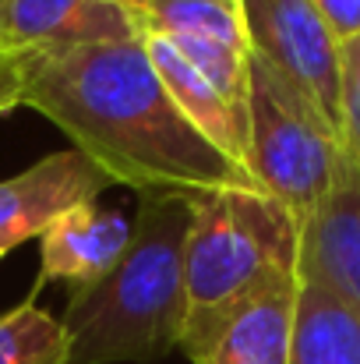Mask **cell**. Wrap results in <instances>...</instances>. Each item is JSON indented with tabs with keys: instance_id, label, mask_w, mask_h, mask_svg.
<instances>
[{
	"instance_id": "6da1fadb",
	"label": "cell",
	"mask_w": 360,
	"mask_h": 364,
	"mask_svg": "<svg viewBox=\"0 0 360 364\" xmlns=\"http://www.w3.org/2000/svg\"><path fill=\"white\" fill-rule=\"evenodd\" d=\"M18 107L57 124L78 152L152 195L254 188L251 173L212 149L163 89L141 39L75 46L18 64Z\"/></svg>"
},
{
	"instance_id": "7a4b0ae2",
	"label": "cell",
	"mask_w": 360,
	"mask_h": 364,
	"mask_svg": "<svg viewBox=\"0 0 360 364\" xmlns=\"http://www.w3.org/2000/svg\"><path fill=\"white\" fill-rule=\"evenodd\" d=\"M187 227L191 198H145L114 269L75 287L60 315L67 364H148L180 350Z\"/></svg>"
},
{
	"instance_id": "3957f363",
	"label": "cell",
	"mask_w": 360,
	"mask_h": 364,
	"mask_svg": "<svg viewBox=\"0 0 360 364\" xmlns=\"http://www.w3.org/2000/svg\"><path fill=\"white\" fill-rule=\"evenodd\" d=\"M297 220L265 191L219 188L191 198L184 241V340L195 364L251 301L300 283Z\"/></svg>"
},
{
	"instance_id": "277c9868",
	"label": "cell",
	"mask_w": 360,
	"mask_h": 364,
	"mask_svg": "<svg viewBox=\"0 0 360 364\" xmlns=\"http://www.w3.org/2000/svg\"><path fill=\"white\" fill-rule=\"evenodd\" d=\"M343 145L336 127L325 121L290 82L251 57L247 85V173L276 198L297 227L329 195Z\"/></svg>"
},
{
	"instance_id": "5b68a950",
	"label": "cell",
	"mask_w": 360,
	"mask_h": 364,
	"mask_svg": "<svg viewBox=\"0 0 360 364\" xmlns=\"http://www.w3.org/2000/svg\"><path fill=\"white\" fill-rule=\"evenodd\" d=\"M247 50L339 134V43L311 0H237Z\"/></svg>"
},
{
	"instance_id": "8992f818",
	"label": "cell",
	"mask_w": 360,
	"mask_h": 364,
	"mask_svg": "<svg viewBox=\"0 0 360 364\" xmlns=\"http://www.w3.org/2000/svg\"><path fill=\"white\" fill-rule=\"evenodd\" d=\"M120 39L141 36L117 0H0V60L11 68Z\"/></svg>"
},
{
	"instance_id": "52a82bcc",
	"label": "cell",
	"mask_w": 360,
	"mask_h": 364,
	"mask_svg": "<svg viewBox=\"0 0 360 364\" xmlns=\"http://www.w3.org/2000/svg\"><path fill=\"white\" fill-rule=\"evenodd\" d=\"M107 188H114L110 173L78 149H60L0 181V258L32 237L39 241L67 209L99 202Z\"/></svg>"
},
{
	"instance_id": "ba28073f",
	"label": "cell",
	"mask_w": 360,
	"mask_h": 364,
	"mask_svg": "<svg viewBox=\"0 0 360 364\" xmlns=\"http://www.w3.org/2000/svg\"><path fill=\"white\" fill-rule=\"evenodd\" d=\"M297 279L360 315V170L343 159L329 195L300 223Z\"/></svg>"
},
{
	"instance_id": "9c48e42d",
	"label": "cell",
	"mask_w": 360,
	"mask_h": 364,
	"mask_svg": "<svg viewBox=\"0 0 360 364\" xmlns=\"http://www.w3.org/2000/svg\"><path fill=\"white\" fill-rule=\"evenodd\" d=\"M131 241V223L103 209L99 202L75 205L57 216L39 237V283L64 279L71 287H85L114 269Z\"/></svg>"
},
{
	"instance_id": "30bf717a",
	"label": "cell",
	"mask_w": 360,
	"mask_h": 364,
	"mask_svg": "<svg viewBox=\"0 0 360 364\" xmlns=\"http://www.w3.org/2000/svg\"><path fill=\"white\" fill-rule=\"evenodd\" d=\"M141 46H145L163 89L170 92L173 107L184 114V121L212 149H219L227 159H234L237 166L247 170V121L180 57L177 46H170L159 36H141Z\"/></svg>"
},
{
	"instance_id": "8fae6325",
	"label": "cell",
	"mask_w": 360,
	"mask_h": 364,
	"mask_svg": "<svg viewBox=\"0 0 360 364\" xmlns=\"http://www.w3.org/2000/svg\"><path fill=\"white\" fill-rule=\"evenodd\" d=\"M297 290L290 283L240 308L195 364H290Z\"/></svg>"
},
{
	"instance_id": "7c38bea8",
	"label": "cell",
	"mask_w": 360,
	"mask_h": 364,
	"mask_svg": "<svg viewBox=\"0 0 360 364\" xmlns=\"http://www.w3.org/2000/svg\"><path fill=\"white\" fill-rule=\"evenodd\" d=\"M290 364H360V315L325 290L300 283Z\"/></svg>"
},
{
	"instance_id": "4fadbf2b",
	"label": "cell",
	"mask_w": 360,
	"mask_h": 364,
	"mask_svg": "<svg viewBox=\"0 0 360 364\" xmlns=\"http://www.w3.org/2000/svg\"><path fill=\"white\" fill-rule=\"evenodd\" d=\"M0 364H67V336L60 318L32 301L4 311Z\"/></svg>"
},
{
	"instance_id": "5bb4252c",
	"label": "cell",
	"mask_w": 360,
	"mask_h": 364,
	"mask_svg": "<svg viewBox=\"0 0 360 364\" xmlns=\"http://www.w3.org/2000/svg\"><path fill=\"white\" fill-rule=\"evenodd\" d=\"M339 145L360 170V36L339 43Z\"/></svg>"
},
{
	"instance_id": "9a60e30c",
	"label": "cell",
	"mask_w": 360,
	"mask_h": 364,
	"mask_svg": "<svg viewBox=\"0 0 360 364\" xmlns=\"http://www.w3.org/2000/svg\"><path fill=\"white\" fill-rule=\"evenodd\" d=\"M318 18L329 25L336 43H347L360 36V0H311Z\"/></svg>"
}]
</instances>
